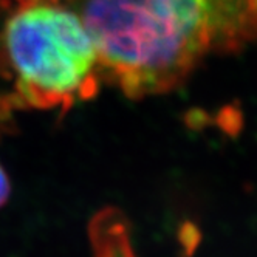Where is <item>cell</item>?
I'll return each instance as SVG.
<instances>
[{"mask_svg":"<svg viewBox=\"0 0 257 257\" xmlns=\"http://www.w3.org/2000/svg\"><path fill=\"white\" fill-rule=\"evenodd\" d=\"M95 47L59 0H10L0 14V118L17 108L62 112L101 84Z\"/></svg>","mask_w":257,"mask_h":257,"instance_id":"cell-2","label":"cell"},{"mask_svg":"<svg viewBox=\"0 0 257 257\" xmlns=\"http://www.w3.org/2000/svg\"><path fill=\"white\" fill-rule=\"evenodd\" d=\"M251 14H252L254 38H257V0H251Z\"/></svg>","mask_w":257,"mask_h":257,"instance_id":"cell-5","label":"cell"},{"mask_svg":"<svg viewBox=\"0 0 257 257\" xmlns=\"http://www.w3.org/2000/svg\"><path fill=\"white\" fill-rule=\"evenodd\" d=\"M11 188H10V180L4 168L0 166V206H4L7 203V200L10 197Z\"/></svg>","mask_w":257,"mask_h":257,"instance_id":"cell-4","label":"cell"},{"mask_svg":"<svg viewBox=\"0 0 257 257\" xmlns=\"http://www.w3.org/2000/svg\"><path fill=\"white\" fill-rule=\"evenodd\" d=\"M101 79L132 99L180 87L212 54L254 39L251 0H68Z\"/></svg>","mask_w":257,"mask_h":257,"instance_id":"cell-1","label":"cell"},{"mask_svg":"<svg viewBox=\"0 0 257 257\" xmlns=\"http://www.w3.org/2000/svg\"><path fill=\"white\" fill-rule=\"evenodd\" d=\"M112 220V226H110V231H112V245L108 248V257H137L131 248V243H128V235H127V229H125V222L118 217L116 214H113L110 217Z\"/></svg>","mask_w":257,"mask_h":257,"instance_id":"cell-3","label":"cell"}]
</instances>
